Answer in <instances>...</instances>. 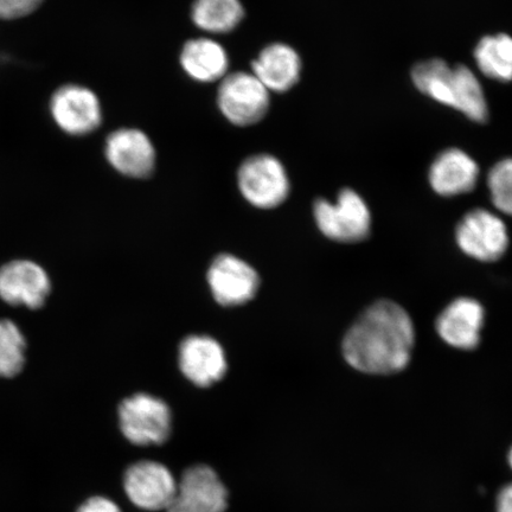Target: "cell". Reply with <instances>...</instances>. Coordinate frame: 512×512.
<instances>
[{"instance_id": "obj_1", "label": "cell", "mask_w": 512, "mask_h": 512, "mask_svg": "<svg viewBox=\"0 0 512 512\" xmlns=\"http://www.w3.org/2000/svg\"><path fill=\"white\" fill-rule=\"evenodd\" d=\"M414 325L402 307L381 300L368 307L344 337L343 354L362 373L390 375L411 361Z\"/></svg>"}, {"instance_id": "obj_2", "label": "cell", "mask_w": 512, "mask_h": 512, "mask_svg": "<svg viewBox=\"0 0 512 512\" xmlns=\"http://www.w3.org/2000/svg\"><path fill=\"white\" fill-rule=\"evenodd\" d=\"M121 434L133 446H163L172 434L171 409L163 400L139 393L120 403Z\"/></svg>"}, {"instance_id": "obj_3", "label": "cell", "mask_w": 512, "mask_h": 512, "mask_svg": "<svg viewBox=\"0 0 512 512\" xmlns=\"http://www.w3.org/2000/svg\"><path fill=\"white\" fill-rule=\"evenodd\" d=\"M121 488L128 502L143 512H165L177 494L178 479L168 465L140 459L124 469Z\"/></svg>"}, {"instance_id": "obj_4", "label": "cell", "mask_w": 512, "mask_h": 512, "mask_svg": "<svg viewBox=\"0 0 512 512\" xmlns=\"http://www.w3.org/2000/svg\"><path fill=\"white\" fill-rule=\"evenodd\" d=\"M313 215L320 232L331 240L356 243L366 240L370 234L368 204L355 190L339 191L334 203L320 198L313 206Z\"/></svg>"}, {"instance_id": "obj_5", "label": "cell", "mask_w": 512, "mask_h": 512, "mask_svg": "<svg viewBox=\"0 0 512 512\" xmlns=\"http://www.w3.org/2000/svg\"><path fill=\"white\" fill-rule=\"evenodd\" d=\"M217 106L230 124L252 126L260 123L270 110L271 92L253 73L227 74L217 89Z\"/></svg>"}, {"instance_id": "obj_6", "label": "cell", "mask_w": 512, "mask_h": 512, "mask_svg": "<svg viewBox=\"0 0 512 512\" xmlns=\"http://www.w3.org/2000/svg\"><path fill=\"white\" fill-rule=\"evenodd\" d=\"M238 185L245 200L260 209L279 207L287 200L291 189L284 164L267 153L243 160Z\"/></svg>"}, {"instance_id": "obj_7", "label": "cell", "mask_w": 512, "mask_h": 512, "mask_svg": "<svg viewBox=\"0 0 512 512\" xmlns=\"http://www.w3.org/2000/svg\"><path fill=\"white\" fill-rule=\"evenodd\" d=\"M230 491L215 467L197 463L185 467L177 494L165 512H228Z\"/></svg>"}, {"instance_id": "obj_8", "label": "cell", "mask_w": 512, "mask_h": 512, "mask_svg": "<svg viewBox=\"0 0 512 512\" xmlns=\"http://www.w3.org/2000/svg\"><path fill=\"white\" fill-rule=\"evenodd\" d=\"M460 249L471 258L492 262L501 259L509 246L507 226L486 209H473L459 222L456 232Z\"/></svg>"}, {"instance_id": "obj_9", "label": "cell", "mask_w": 512, "mask_h": 512, "mask_svg": "<svg viewBox=\"0 0 512 512\" xmlns=\"http://www.w3.org/2000/svg\"><path fill=\"white\" fill-rule=\"evenodd\" d=\"M50 110L56 124L72 136H86L102 123L98 96L86 87H61L51 99Z\"/></svg>"}, {"instance_id": "obj_10", "label": "cell", "mask_w": 512, "mask_h": 512, "mask_svg": "<svg viewBox=\"0 0 512 512\" xmlns=\"http://www.w3.org/2000/svg\"><path fill=\"white\" fill-rule=\"evenodd\" d=\"M105 155L115 170L130 178H147L156 166V149L143 131L120 128L107 137Z\"/></svg>"}, {"instance_id": "obj_11", "label": "cell", "mask_w": 512, "mask_h": 512, "mask_svg": "<svg viewBox=\"0 0 512 512\" xmlns=\"http://www.w3.org/2000/svg\"><path fill=\"white\" fill-rule=\"evenodd\" d=\"M208 281L216 302L224 306L248 303L260 285L254 268L229 254L217 256L210 266Z\"/></svg>"}, {"instance_id": "obj_12", "label": "cell", "mask_w": 512, "mask_h": 512, "mask_svg": "<svg viewBox=\"0 0 512 512\" xmlns=\"http://www.w3.org/2000/svg\"><path fill=\"white\" fill-rule=\"evenodd\" d=\"M50 293V280L41 266L28 260L12 261L0 268V298L10 305L38 309Z\"/></svg>"}, {"instance_id": "obj_13", "label": "cell", "mask_w": 512, "mask_h": 512, "mask_svg": "<svg viewBox=\"0 0 512 512\" xmlns=\"http://www.w3.org/2000/svg\"><path fill=\"white\" fill-rule=\"evenodd\" d=\"M179 367L197 387H210L227 371V358L219 342L208 336L185 338L179 348Z\"/></svg>"}, {"instance_id": "obj_14", "label": "cell", "mask_w": 512, "mask_h": 512, "mask_svg": "<svg viewBox=\"0 0 512 512\" xmlns=\"http://www.w3.org/2000/svg\"><path fill=\"white\" fill-rule=\"evenodd\" d=\"M479 175L476 160L464 150L452 147L435 157L428 171V181L438 195L453 197L475 189Z\"/></svg>"}, {"instance_id": "obj_15", "label": "cell", "mask_w": 512, "mask_h": 512, "mask_svg": "<svg viewBox=\"0 0 512 512\" xmlns=\"http://www.w3.org/2000/svg\"><path fill=\"white\" fill-rule=\"evenodd\" d=\"M483 324V306L475 299L459 298L441 312L437 319V331L441 339L451 347L473 350L480 342Z\"/></svg>"}, {"instance_id": "obj_16", "label": "cell", "mask_w": 512, "mask_h": 512, "mask_svg": "<svg viewBox=\"0 0 512 512\" xmlns=\"http://www.w3.org/2000/svg\"><path fill=\"white\" fill-rule=\"evenodd\" d=\"M252 70L268 91L286 93L299 82L303 62L297 50L288 44L272 43L260 51Z\"/></svg>"}, {"instance_id": "obj_17", "label": "cell", "mask_w": 512, "mask_h": 512, "mask_svg": "<svg viewBox=\"0 0 512 512\" xmlns=\"http://www.w3.org/2000/svg\"><path fill=\"white\" fill-rule=\"evenodd\" d=\"M179 61L190 79L202 83L221 81L229 68L226 49L207 37L185 43Z\"/></svg>"}, {"instance_id": "obj_18", "label": "cell", "mask_w": 512, "mask_h": 512, "mask_svg": "<svg viewBox=\"0 0 512 512\" xmlns=\"http://www.w3.org/2000/svg\"><path fill=\"white\" fill-rule=\"evenodd\" d=\"M473 56L485 78L497 82L512 81V36L502 32L480 38Z\"/></svg>"}, {"instance_id": "obj_19", "label": "cell", "mask_w": 512, "mask_h": 512, "mask_svg": "<svg viewBox=\"0 0 512 512\" xmlns=\"http://www.w3.org/2000/svg\"><path fill=\"white\" fill-rule=\"evenodd\" d=\"M245 17L241 0H195L191 19L198 29L210 34H228Z\"/></svg>"}, {"instance_id": "obj_20", "label": "cell", "mask_w": 512, "mask_h": 512, "mask_svg": "<svg viewBox=\"0 0 512 512\" xmlns=\"http://www.w3.org/2000/svg\"><path fill=\"white\" fill-rule=\"evenodd\" d=\"M412 81L418 91L439 104L453 108L454 68L441 59L416 63Z\"/></svg>"}, {"instance_id": "obj_21", "label": "cell", "mask_w": 512, "mask_h": 512, "mask_svg": "<svg viewBox=\"0 0 512 512\" xmlns=\"http://www.w3.org/2000/svg\"><path fill=\"white\" fill-rule=\"evenodd\" d=\"M453 110L478 124L485 123L489 118V104L482 82L475 72L464 64L454 66Z\"/></svg>"}, {"instance_id": "obj_22", "label": "cell", "mask_w": 512, "mask_h": 512, "mask_svg": "<svg viewBox=\"0 0 512 512\" xmlns=\"http://www.w3.org/2000/svg\"><path fill=\"white\" fill-rule=\"evenodd\" d=\"M27 343L21 330L11 320H0V376L14 377L25 363Z\"/></svg>"}, {"instance_id": "obj_23", "label": "cell", "mask_w": 512, "mask_h": 512, "mask_svg": "<svg viewBox=\"0 0 512 512\" xmlns=\"http://www.w3.org/2000/svg\"><path fill=\"white\" fill-rule=\"evenodd\" d=\"M486 182L495 208L499 213L512 216V157L492 166Z\"/></svg>"}, {"instance_id": "obj_24", "label": "cell", "mask_w": 512, "mask_h": 512, "mask_svg": "<svg viewBox=\"0 0 512 512\" xmlns=\"http://www.w3.org/2000/svg\"><path fill=\"white\" fill-rule=\"evenodd\" d=\"M43 0H0V18L15 19L34 12Z\"/></svg>"}, {"instance_id": "obj_25", "label": "cell", "mask_w": 512, "mask_h": 512, "mask_svg": "<svg viewBox=\"0 0 512 512\" xmlns=\"http://www.w3.org/2000/svg\"><path fill=\"white\" fill-rule=\"evenodd\" d=\"M76 512H124L117 502L106 496H92L83 502Z\"/></svg>"}, {"instance_id": "obj_26", "label": "cell", "mask_w": 512, "mask_h": 512, "mask_svg": "<svg viewBox=\"0 0 512 512\" xmlns=\"http://www.w3.org/2000/svg\"><path fill=\"white\" fill-rule=\"evenodd\" d=\"M497 512H512V483L504 486L497 497Z\"/></svg>"}, {"instance_id": "obj_27", "label": "cell", "mask_w": 512, "mask_h": 512, "mask_svg": "<svg viewBox=\"0 0 512 512\" xmlns=\"http://www.w3.org/2000/svg\"><path fill=\"white\" fill-rule=\"evenodd\" d=\"M508 459H509V464H510L511 469H512V447H511V450H510V452H509V457H508Z\"/></svg>"}]
</instances>
